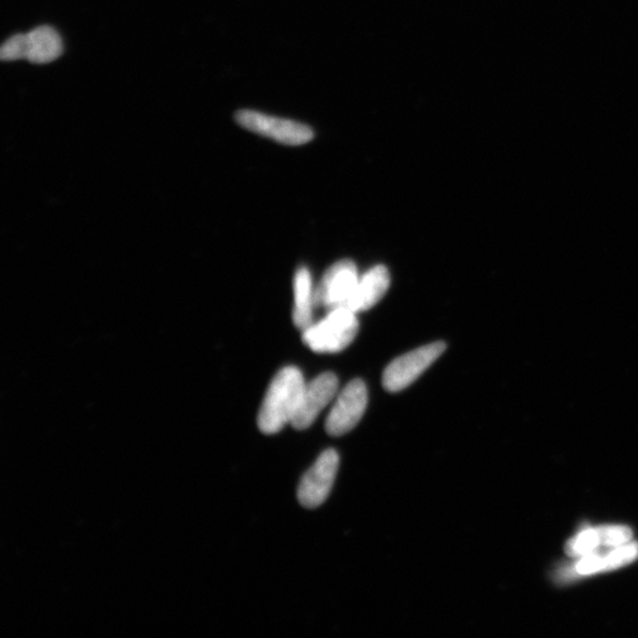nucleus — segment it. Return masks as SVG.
Here are the masks:
<instances>
[{
	"label": "nucleus",
	"instance_id": "12",
	"mask_svg": "<svg viewBox=\"0 0 638 638\" xmlns=\"http://www.w3.org/2000/svg\"><path fill=\"white\" fill-rule=\"evenodd\" d=\"M633 532L626 527H607L586 530L568 543L567 551L572 557L594 553L600 546H621L631 540Z\"/></svg>",
	"mask_w": 638,
	"mask_h": 638
},
{
	"label": "nucleus",
	"instance_id": "4",
	"mask_svg": "<svg viewBox=\"0 0 638 638\" xmlns=\"http://www.w3.org/2000/svg\"><path fill=\"white\" fill-rule=\"evenodd\" d=\"M236 121L249 132L286 144V146H302L315 138L314 130L307 125L274 118V116L258 111L240 110L236 114Z\"/></svg>",
	"mask_w": 638,
	"mask_h": 638
},
{
	"label": "nucleus",
	"instance_id": "8",
	"mask_svg": "<svg viewBox=\"0 0 638 638\" xmlns=\"http://www.w3.org/2000/svg\"><path fill=\"white\" fill-rule=\"evenodd\" d=\"M340 458L335 449H327L315 465L303 476L298 487V500L307 509H316L328 498L335 483Z\"/></svg>",
	"mask_w": 638,
	"mask_h": 638
},
{
	"label": "nucleus",
	"instance_id": "10",
	"mask_svg": "<svg viewBox=\"0 0 638 638\" xmlns=\"http://www.w3.org/2000/svg\"><path fill=\"white\" fill-rule=\"evenodd\" d=\"M638 557V544L616 546L605 555L592 553L579 559L574 567L560 571L563 581L594 572L613 570L634 562Z\"/></svg>",
	"mask_w": 638,
	"mask_h": 638
},
{
	"label": "nucleus",
	"instance_id": "2",
	"mask_svg": "<svg viewBox=\"0 0 638 638\" xmlns=\"http://www.w3.org/2000/svg\"><path fill=\"white\" fill-rule=\"evenodd\" d=\"M356 315L344 307L332 309L321 321L303 330L302 340L315 353H341L357 336L359 323Z\"/></svg>",
	"mask_w": 638,
	"mask_h": 638
},
{
	"label": "nucleus",
	"instance_id": "9",
	"mask_svg": "<svg viewBox=\"0 0 638 638\" xmlns=\"http://www.w3.org/2000/svg\"><path fill=\"white\" fill-rule=\"evenodd\" d=\"M338 391L339 379L332 373L321 374L311 382L306 383L292 426L299 430L309 428L318 415L335 399Z\"/></svg>",
	"mask_w": 638,
	"mask_h": 638
},
{
	"label": "nucleus",
	"instance_id": "6",
	"mask_svg": "<svg viewBox=\"0 0 638 638\" xmlns=\"http://www.w3.org/2000/svg\"><path fill=\"white\" fill-rule=\"evenodd\" d=\"M358 280V271L352 260H340L327 270L321 283L315 288L316 307H322L328 311L346 308Z\"/></svg>",
	"mask_w": 638,
	"mask_h": 638
},
{
	"label": "nucleus",
	"instance_id": "1",
	"mask_svg": "<svg viewBox=\"0 0 638 638\" xmlns=\"http://www.w3.org/2000/svg\"><path fill=\"white\" fill-rule=\"evenodd\" d=\"M304 387L303 374L296 367H285L273 377L258 415L259 429L264 434L282 430L292 425L298 410Z\"/></svg>",
	"mask_w": 638,
	"mask_h": 638
},
{
	"label": "nucleus",
	"instance_id": "3",
	"mask_svg": "<svg viewBox=\"0 0 638 638\" xmlns=\"http://www.w3.org/2000/svg\"><path fill=\"white\" fill-rule=\"evenodd\" d=\"M62 38L54 27L43 25L27 34L10 37L0 49L2 61L26 60L34 64H46L62 55Z\"/></svg>",
	"mask_w": 638,
	"mask_h": 638
},
{
	"label": "nucleus",
	"instance_id": "7",
	"mask_svg": "<svg viewBox=\"0 0 638 638\" xmlns=\"http://www.w3.org/2000/svg\"><path fill=\"white\" fill-rule=\"evenodd\" d=\"M368 404V390L357 379L347 383L336 398L327 417L326 428L332 437H341L353 430L364 417Z\"/></svg>",
	"mask_w": 638,
	"mask_h": 638
},
{
	"label": "nucleus",
	"instance_id": "11",
	"mask_svg": "<svg viewBox=\"0 0 638 638\" xmlns=\"http://www.w3.org/2000/svg\"><path fill=\"white\" fill-rule=\"evenodd\" d=\"M390 274L387 268L377 265L361 275L355 293L346 308L358 314L376 306L388 292Z\"/></svg>",
	"mask_w": 638,
	"mask_h": 638
},
{
	"label": "nucleus",
	"instance_id": "13",
	"mask_svg": "<svg viewBox=\"0 0 638 638\" xmlns=\"http://www.w3.org/2000/svg\"><path fill=\"white\" fill-rule=\"evenodd\" d=\"M294 292V322L303 331L314 323V309L316 307L315 287L307 268H299L296 271Z\"/></svg>",
	"mask_w": 638,
	"mask_h": 638
},
{
	"label": "nucleus",
	"instance_id": "5",
	"mask_svg": "<svg viewBox=\"0 0 638 638\" xmlns=\"http://www.w3.org/2000/svg\"><path fill=\"white\" fill-rule=\"evenodd\" d=\"M446 351L444 342H434L395 358L383 373V387L398 393L418 379Z\"/></svg>",
	"mask_w": 638,
	"mask_h": 638
}]
</instances>
